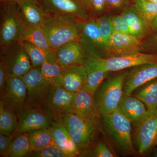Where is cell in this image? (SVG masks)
Returning <instances> with one entry per match:
<instances>
[{"label":"cell","instance_id":"6da1fadb","mask_svg":"<svg viewBox=\"0 0 157 157\" xmlns=\"http://www.w3.org/2000/svg\"><path fill=\"white\" fill-rule=\"evenodd\" d=\"M102 127L115 149L123 155L136 154L132 140V125L129 120L118 109L101 116Z\"/></svg>","mask_w":157,"mask_h":157},{"label":"cell","instance_id":"7a4b0ae2","mask_svg":"<svg viewBox=\"0 0 157 157\" xmlns=\"http://www.w3.org/2000/svg\"><path fill=\"white\" fill-rule=\"evenodd\" d=\"M82 21L64 15L49 14L42 25L54 50L68 42L79 40Z\"/></svg>","mask_w":157,"mask_h":157},{"label":"cell","instance_id":"3957f363","mask_svg":"<svg viewBox=\"0 0 157 157\" xmlns=\"http://www.w3.org/2000/svg\"><path fill=\"white\" fill-rule=\"evenodd\" d=\"M101 120L85 118L68 113L62 117L59 123L67 130L81 153L90 148L95 142L101 130Z\"/></svg>","mask_w":157,"mask_h":157},{"label":"cell","instance_id":"277c9868","mask_svg":"<svg viewBox=\"0 0 157 157\" xmlns=\"http://www.w3.org/2000/svg\"><path fill=\"white\" fill-rule=\"evenodd\" d=\"M127 73L128 71H123L107 77L95 93V104L101 116L111 113L118 108Z\"/></svg>","mask_w":157,"mask_h":157},{"label":"cell","instance_id":"5b68a950","mask_svg":"<svg viewBox=\"0 0 157 157\" xmlns=\"http://www.w3.org/2000/svg\"><path fill=\"white\" fill-rule=\"evenodd\" d=\"M0 11V48L2 50L19 42L20 36L25 24L17 2L1 1Z\"/></svg>","mask_w":157,"mask_h":157},{"label":"cell","instance_id":"8992f818","mask_svg":"<svg viewBox=\"0 0 157 157\" xmlns=\"http://www.w3.org/2000/svg\"><path fill=\"white\" fill-rule=\"evenodd\" d=\"M86 59L94 66L110 73L123 71L145 64L157 63V56L138 52L107 58H94L87 56Z\"/></svg>","mask_w":157,"mask_h":157},{"label":"cell","instance_id":"52a82bcc","mask_svg":"<svg viewBox=\"0 0 157 157\" xmlns=\"http://www.w3.org/2000/svg\"><path fill=\"white\" fill-rule=\"evenodd\" d=\"M75 95L76 93L67 90L61 85L54 86L40 108L53 121L59 122L65 114L73 113Z\"/></svg>","mask_w":157,"mask_h":157},{"label":"cell","instance_id":"ba28073f","mask_svg":"<svg viewBox=\"0 0 157 157\" xmlns=\"http://www.w3.org/2000/svg\"><path fill=\"white\" fill-rule=\"evenodd\" d=\"M27 91V107L41 108L53 86L42 75L40 67H33L21 77Z\"/></svg>","mask_w":157,"mask_h":157},{"label":"cell","instance_id":"9c48e42d","mask_svg":"<svg viewBox=\"0 0 157 157\" xmlns=\"http://www.w3.org/2000/svg\"><path fill=\"white\" fill-rule=\"evenodd\" d=\"M0 62L4 66L8 77L21 78L33 68L27 54L20 42L1 50Z\"/></svg>","mask_w":157,"mask_h":157},{"label":"cell","instance_id":"30bf717a","mask_svg":"<svg viewBox=\"0 0 157 157\" xmlns=\"http://www.w3.org/2000/svg\"><path fill=\"white\" fill-rule=\"evenodd\" d=\"M79 41L87 56L94 58H107V47L94 18L82 21Z\"/></svg>","mask_w":157,"mask_h":157},{"label":"cell","instance_id":"8fae6325","mask_svg":"<svg viewBox=\"0 0 157 157\" xmlns=\"http://www.w3.org/2000/svg\"><path fill=\"white\" fill-rule=\"evenodd\" d=\"M1 101L5 107L13 111L17 116L27 107V91L22 78L8 77L1 94Z\"/></svg>","mask_w":157,"mask_h":157},{"label":"cell","instance_id":"7c38bea8","mask_svg":"<svg viewBox=\"0 0 157 157\" xmlns=\"http://www.w3.org/2000/svg\"><path fill=\"white\" fill-rule=\"evenodd\" d=\"M156 78H157V62L130 68L128 70L124 82V94L132 95L137 88Z\"/></svg>","mask_w":157,"mask_h":157},{"label":"cell","instance_id":"4fadbf2b","mask_svg":"<svg viewBox=\"0 0 157 157\" xmlns=\"http://www.w3.org/2000/svg\"><path fill=\"white\" fill-rule=\"evenodd\" d=\"M42 3L49 14L69 16L80 21L90 19L81 0H45Z\"/></svg>","mask_w":157,"mask_h":157},{"label":"cell","instance_id":"5bb4252c","mask_svg":"<svg viewBox=\"0 0 157 157\" xmlns=\"http://www.w3.org/2000/svg\"><path fill=\"white\" fill-rule=\"evenodd\" d=\"M18 125L14 135L42 128H49L53 121L41 108L28 107L18 116Z\"/></svg>","mask_w":157,"mask_h":157},{"label":"cell","instance_id":"9a60e30c","mask_svg":"<svg viewBox=\"0 0 157 157\" xmlns=\"http://www.w3.org/2000/svg\"><path fill=\"white\" fill-rule=\"evenodd\" d=\"M137 128L135 142L139 153L144 154L157 147V110Z\"/></svg>","mask_w":157,"mask_h":157},{"label":"cell","instance_id":"2e32d148","mask_svg":"<svg viewBox=\"0 0 157 157\" xmlns=\"http://www.w3.org/2000/svg\"><path fill=\"white\" fill-rule=\"evenodd\" d=\"M140 43L141 40L132 35L113 32L107 46V58L140 52Z\"/></svg>","mask_w":157,"mask_h":157},{"label":"cell","instance_id":"e0dca14e","mask_svg":"<svg viewBox=\"0 0 157 157\" xmlns=\"http://www.w3.org/2000/svg\"><path fill=\"white\" fill-rule=\"evenodd\" d=\"M24 24L29 26H42L48 13L38 0H20L17 2Z\"/></svg>","mask_w":157,"mask_h":157},{"label":"cell","instance_id":"ac0fdd59","mask_svg":"<svg viewBox=\"0 0 157 157\" xmlns=\"http://www.w3.org/2000/svg\"><path fill=\"white\" fill-rule=\"evenodd\" d=\"M59 64L63 69L74 65H83L87 55L79 40L68 42L55 50Z\"/></svg>","mask_w":157,"mask_h":157},{"label":"cell","instance_id":"d6986e66","mask_svg":"<svg viewBox=\"0 0 157 157\" xmlns=\"http://www.w3.org/2000/svg\"><path fill=\"white\" fill-rule=\"evenodd\" d=\"M118 109L136 127L149 116L146 106L143 102L132 95L123 94Z\"/></svg>","mask_w":157,"mask_h":157},{"label":"cell","instance_id":"ffe728a7","mask_svg":"<svg viewBox=\"0 0 157 157\" xmlns=\"http://www.w3.org/2000/svg\"><path fill=\"white\" fill-rule=\"evenodd\" d=\"M120 14L133 36L141 40L152 33L149 22L140 15L133 4L124 9Z\"/></svg>","mask_w":157,"mask_h":157},{"label":"cell","instance_id":"44dd1931","mask_svg":"<svg viewBox=\"0 0 157 157\" xmlns=\"http://www.w3.org/2000/svg\"><path fill=\"white\" fill-rule=\"evenodd\" d=\"M73 110V113L80 117L101 119V115L96 107L94 95L83 89L76 93Z\"/></svg>","mask_w":157,"mask_h":157},{"label":"cell","instance_id":"7402d4cb","mask_svg":"<svg viewBox=\"0 0 157 157\" xmlns=\"http://www.w3.org/2000/svg\"><path fill=\"white\" fill-rule=\"evenodd\" d=\"M85 78L84 65H72L63 69L60 85L67 90L76 93L82 89Z\"/></svg>","mask_w":157,"mask_h":157},{"label":"cell","instance_id":"603a6c76","mask_svg":"<svg viewBox=\"0 0 157 157\" xmlns=\"http://www.w3.org/2000/svg\"><path fill=\"white\" fill-rule=\"evenodd\" d=\"M49 129L54 141L58 147L72 155L73 157L80 155L81 152L63 124L53 121Z\"/></svg>","mask_w":157,"mask_h":157},{"label":"cell","instance_id":"cb8c5ba5","mask_svg":"<svg viewBox=\"0 0 157 157\" xmlns=\"http://www.w3.org/2000/svg\"><path fill=\"white\" fill-rule=\"evenodd\" d=\"M83 65L85 70L86 78L82 89L94 95L98 88L108 77L109 72L94 66L86 59Z\"/></svg>","mask_w":157,"mask_h":157},{"label":"cell","instance_id":"d4e9b609","mask_svg":"<svg viewBox=\"0 0 157 157\" xmlns=\"http://www.w3.org/2000/svg\"><path fill=\"white\" fill-rule=\"evenodd\" d=\"M40 69L44 78L53 86L60 85L63 68L58 62L55 51L52 49L47 52L46 59Z\"/></svg>","mask_w":157,"mask_h":157},{"label":"cell","instance_id":"484cf974","mask_svg":"<svg viewBox=\"0 0 157 157\" xmlns=\"http://www.w3.org/2000/svg\"><path fill=\"white\" fill-rule=\"evenodd\" d=\"M27 41L48 52L52 49L42 26H29L25 25L20 36L19 42Z\"/></svg>","mask_w":157,"mask_h":157},{"label":"cell","instance_id":"4316f807","mask_svg":"<svg viewBox=\"0 0 157 157\" xmlns=\"http://www.w3.org/2000/svg\"><path fill=\"white\" fill-rule=\"evenodd\" d=\"M136 97L145 105L149 115L155 113L157 110V78L144 85Z\"/></svg>","mask_w":157,"mask_h":157},{"label":"cell","instance_id":"83f0119b","mask_svg":"<svg viewBox=\"0 0 157 157\" xmlns=\"http://www.w3.org/2000/svg\"><path fill=\"white\" fill-rule=\"evenodd\" d=\"M18 116L0 101V134L13 136L18 125Z\"/></svg>","mask_w":157,"mask_h":157},{"label":"cell","instance_id":"f1b7e54d","mask_svg":"<svg viewBox=\"0 0 157 157\" xmlns=\"http://www.w3.org/2000/svg\"><path fill=\"white\" fill-rule=\"evenodd\" d=\"M26 133L30 145L33 151L47 147L56 145L49 128L38 129Z\"/></svg>","mask_w":157,"mask_h":157},{"label":"cell","instance_id":"f546056e","mask_svg":"<svg viewBox=\"0 0 157 157\" xmlns=\"http://www.w3.org/2000/svg\"><path fill=\"white\" fill-rule=\"evenodd\" d=\"M33 151L27 133L24 132L18 134L12 140L9 157H32Z\"/></svg>","mask_w":157,"mask_h":157},{"label":"cell","instance_id":"4dcf8cb0","mask_svg":"<svg viewBox=\"0 0 157 157\" xmlns=\"http://www.w3.org/2000/svg\"><path fill=\"white\" fill-rule=\"evenodd\" d=\"M90 18L97 19L108 13L107 0H81Z\"/></svg>","mask_w":157,"mask_h":157},{"label":"cell","instance_id":"1f68e13d","mask_svg":"<svg viewBox=\"0 0 157 157\" xmlns=\"http://www.w3.org/2000/svg\"><path fill=\"white\" fill-rule=\"evenodd\" d=\"M21 42L30 60L33 67H40L45 61L47 52L31 42L27 41Z\"/></svg>","mask_w":157,"mask_h":157},{"label":"cell","instance_id":"d6a6232c","mask_svg":"<svg viewBox=\"0 0 157 157\" xmlns=\"http://www.w3.org/2000/svg\"><path fill=\"white\" fill-rule=\"evenodd\" d=\"M132 4L140 15L149 23L157 15V3L147 0H132Z\"/></svg>","mask_w":157,"mask_h":157},{"label":"cell","instance_id":"836d02e7","mask_svg":"<svg viewBox=\"0 0 157 157\" xmlns=\"http://www.w3.org/2000/svg\"><path fill=\"white\" fill-rule=\"evenodd\" d=\"M111 17L112 14L107 13L95 19L100 33L107 47L113 33Z\"/></svg>","mask_w":157,"mask_h":157},{"label":"cell","instance_id":"e575fe53","mask_svg":"<svg viewBox=\"0 0 157 157\" xmlns=\"http://www.w3.org/2000/svg\"><path fill=\"white\" fill-rule=\"evenodd\" d=\"M80 156L93 157H117V155L110 150L106 144L99 140L93 148H90L81 152Z\"/></svg>","mask_w":157,"mask_h":157},{"label":"cell","instance_id":"d590c367","mask_svg":"<svg viewBox=\"0 0 157 157\" xmlns=\"http://www.w3.org/2000/svg\"><path fill=\"white\" fill-rule=\"evenodd\" d=\"M32 157H73L72 155L62 150L56 145L47 147L33 151Z\"/></svg>","mask_w":157,"mask_h":157},{"label":"cell","instance_id":"8d00e7d4","mask_svg":"<svg viewBox=\"0 0 157 157\" xmlns=\"http://www.w3.org/2000/svg\"><path fill=\"white\" fill-rule=\"evenodd\" d=\"M140 51L157 56V32H152L141 40Z\"/></svg>","mask_w":157,"mask_h":157},{"label":"cell","instance_id":"74e56055","mask_svg":"<svg viewBox=\"0 0 157 157\" xmlns=\"http://www.w3.org/2000/svg\"><path fill=\"white\" fill-rule=\"evenodd\" d=\"M108 13L120 14L124 9L132 4V0H107Z\"/></svg>","mask_w":157,"mask_h":157},{"label":"cell","instance_id":"f35d334b","mask_svg":"<svg viewBox=\"0 0 157 157\" xmlns=\"http://www.w3.org/2000/svg\"><path fill=\"white\" fill-rule=\"evenodd\" d=\"M111 20L113 32L123 33L131 35L128 26L120 14H112Z\"/></svg>","mask_w":157,"mask_h":157},{"label":"cell","instance_id":"ab89813d","mask_svg":"<svg viewBox=\"0 0 157 157\" xmlns=\"http://www.w3.org/2000/svg\"><path fill=\"white\" fill-rule=\"evenodd\" d=\"M12 136L0 135V156L9 157Z\"/></svg>","mask_w":157,"mask_h":157},{"label":"cell","instance_id":"60d3db41","mask_svg":"<svg viewBox=\"0 0 157 157\" xmlns=\"http://www.w3.org/2000/svg\"><path fill=\"white\" fill-rule=\"evenodd\" d=\"M8 75L3 64L0 62V94L2 92Z\"/></svg>","mask_w":157,"mask_h":157},{"label":"cell","instance_id":"b9f144b4","mask_svg":"<svg viewBox=\"0 0 157 157\" xmlns=\"http://www.w3.org/2000/svg\"><path fill=\"white\" fill-rule=\"evenodd\" d=\"M152 32H157V15L150 22Z\"/></svg>","mask_w":157,"mask_h":157},{"label":"cell","instance_id":"7bdbcfd3","mask_svg":"<svg viewBox=\"0 0 157 157\" xmlns=\"http://www.w3.org/2000/svg\"><path fill=\"white\" fill-rule=\"evenodd\" d=\"M152 149L154 150V151L153 152V154L151 155V156L157 157V147H156Z\"/></svg>","mask_w":157,"mask_h":157},{"label":"cell","instance_id":"ee69618b","mask_svg":"<svg viewBox=\"0 0 157 157\" xmlns=\"http://www.w3.org/2000/svg\"><path fill=\"white\" fill-rule=\"evenodd\" d=\"M13 1V2H18L19 1H20V0H1V1Z\"/></svg>","mask_w":157,"mask_h":157},{"label":"cell","instance_id":"f6af8a7d","mask_svg":"<svg viewBox=\"0 0 157 157\" xmlns=\"http://www.w3.org/2000/svg\"><path fill=\"white\" fill-rule=\"evenodd\" d=\"M147 1L157 3V0H147Z\"/></svg>","mask_w":157,"mask_h":157},{"label":"cell","instance_id":"bcb514c9","mask_svg":"<svg viewBox=\"0 0 157 157\" xmlns=\"http://www.w3.org/2000/svg\"><path fill=\"white\" fill-rule=\"evenodd\" d=\"M38 1H39V2H40L42 3V2H43V1H45V0H38Z\"/></svg>","mask_w":157,"mask_h":157}]
</instances>
